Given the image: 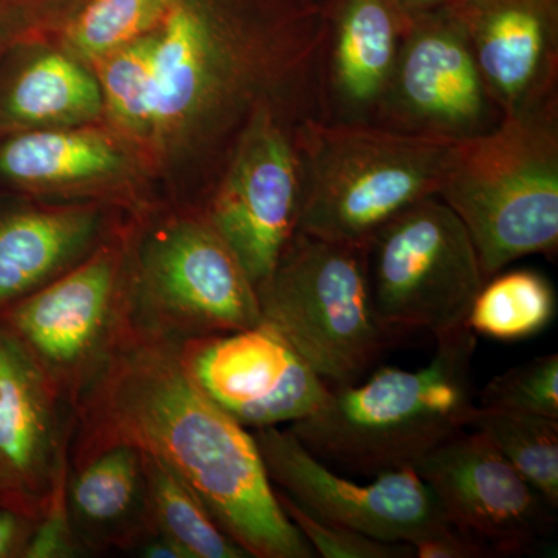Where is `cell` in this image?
<instances>
[{
  "label": "cell",
  "mask_w": 558,
  "mask_h": 558,
  "mask_svg": "<svg viewBox=\"0 0 558 558\" xmlns=\"http://www.w3.org/2000/svg\"><path fill=\"white\" fill-rule=\"evenodd\" d=\"M325 0H174L154 32L143 167L222 172L264 106L318 117Z\"/></svg>",
  "instance_id": "6da1fadb"
},
{
  "label": "cell",
  "mask_w": 558,
  "mask_h": 558,
  "mask_svg": "<svg viewBox=\"0 0 558 558\" xmlns=\"http://www.w3.org/2000/svg\"><path fill=\"white\" fill-rule=\"evenodd\" d=\"M116 444L159 459L248 557H317L279 506L252 432L194 384L178 341L132 323L73 405L69 465Z\"/></svg>",
  "instance_id": "7a4b0ae2"
},
{
  "label": "cell",
  "mask_w": 558,
  "mask_h": 558,
  "mask_svg": "<svg viewBox=\"0 0 558 558\" xmlns=\"http://www.w3.org/2000/svg\"><path fill=\"white\" fill-rule=\"evenodd\" d=\"M476 347L468 326L436 337L427 365L414 371L388 366L363 384L330 388L323 405L290 429L326 464L373 476L414 468L469 428L476 409Z\"/></svg>",
  "instance_id": "3957f363"
},
{
  "label": "cell",
  "mask_w": 558,
  "mask_h": 558,
  "mask_svg": "<svg viewBox=\"0 0 558 558\" xmlns=\"http://www.w3.org/2000/svg\"><path fill=\"white\" fill-rule=\"evenodd\" d=\"M439 199L468 229L484 279L558 250V95L458 140Z\"/></svg>",
  "instance_id": "277c9868"
},
{
  "label": "cell",
  "mask_w": 558,
  "mask_h": 558,
  "mask_svg": "<svg viewBox=\"0 0 558 558\" xmlns=\"http://www.w3.org/2000/svg\"><path fill=\"white\" fill-rule=\"evenodd\" d=\"M457 140L369 123L296 124L301 161L299 230L366 248L403 209L438 196Z\"/></svg>",
  "instance_id": "5b68a950"
},
{
  "label": "cell",
  "mask_w": 558,
  "mask_h": 558,
  "mask_svg": "<svg viewBox=\"0 0 558 558\" xmlns=\"http://www.w3.org/2000/svg\"><path fill=\"white\" fill-rule=\"evenodd\" d=\"M256 292L260 323L329 388L357 384L400 340L374 311L366 248L296 231Z\"/></svg>",
  "instance_id": "8992f818"
},
{
  "label": "cell",
  "mask_w": 558,
  "mask_h": 558,
  "mask_svg": "<svg viewBox=\"0 0 558 558\" xmlns=\"http://www.w3.org/2000/svg\"><path fill=\"white\" fill-rule=\"evenodd\" d=\"M131 323L178 343L259 325L255 284L201 209L132 230Z\"/></svg>",
  "instance_id": "52a82bcc"
},
{
  "label": "cell",
  "mask_w": 558,
  "mask_h": 558,
  "mask_svg": "<svg viewBox=\"0 0 558 558\" xmlns=\"http://www.w3.org/2000/svg\"><path fill=\"white\" fill-rule=\"evenodd\" d=\"M371 301L381 325L402 339L440 337L468 326L486 279L468 229L438 196L403 209L366 247Z\"/></svg>",
  "instance_id": "ba28073f"
},
{
  "label": "cell",
  "mask_w": 558,
  "mask_h": 558,
  "mask_svg": "<svg viewBox=\"0 0 558 558\" xmlns=\"http://www.w3.org/2000/svg\"><path fill=\"white\" fill-rule=\"evenodd\" d=\"M132 230H113L72 269L7 310L3 326L72 409L130 328Z\"/></svg>",
  "instance_id": "9c48e42d"
},
{
  "label": "cell",
  "mask_w": 558,
  "mask_h": 558,
  "mask_svg": "<svg viewBox=\"0 0 558 558\" xmlns=\"http://www.w3.org/2000/svg\"><path fill=\"white\" fill-rule=\"evenodd\" d=\"M304 119L275 106L256 110L201 208L256 289L299 230L303 179L296 124Z\"/></svg>",
  "instance_id": "30bf717a"
},
{
  "label": "cell",
  "mask_w": 558,
  "mask_h": 558,
  "mask_svg": "<svg viewBox=\"0 0 558 558\" xmlns=\"http://www.w3.org/2000/svg\"><path fill=\"white\" fill-rule=\"evenodd\" d=\"M270 483L315 519L385 542L410 543L447 526L442 506L413 468L368 484L337 475L292 429H252Z\"/></svg>",
  "instance_id": "8fae6325"
},
{
  "label": "cell",
  "mask_w": 558,
  "mask_h": 558,
  "mask_svg": "<svg viewBox=\"0 0 558 558\" xmlns=\"http://www.w3.org/2000/svg\"><path fill=\"white\" fill-rule=\"evenodd\" d=\"M501 119L457 16L447 7L413 14L373 124L458 142Z\"/></svg>",
  "instance_id": "7c38bea8"
},
{
  "label": "cell",
  "mask_w": 558,
  "mask_h": 558,
  "mask_svg": "<svg viewBox=\"0 0 558 558\" xmlns=\"http://www.w3.org/2000/svg\"><path fill=\"white\" fill-rule=\"evenodd\" d=\"M413 469L451 526L478 538L495 557L527 556L556 532L553 506L475 429L451 436Z\"/></svg>",
  "instance_id": "4fadbf2b"
},
{
  "label": "cell",
  "mask_w": 558,
  "mask_h": 558,
  "mask_svg": "<svg viewBox=\"0 0 558 558\" xmlns=\"http://www.w3.org/2000/svg\"><path fill=\"white\" fill-rule=\"evenodd\" d=\"M191 379L238 424L281 427L310 417L330 388L269 326L179 343Z\"/></svg>",
  "instance_id": "5bb4252c"
},
{
  "label": "cell",
  "mask_w": 558,
  "mask_h": 558,
  "mask_svg": "<svg viewBox=\"0 0 558 558\" xmlns=\"http://www.w3.org/2000/svg\"><path fill=\"white\" fill-rule=\"evenodd\" d=\"M73 409L38 363L0 326V486L39 519L69 475Z\"/></svg>",
  "instance_id": "9a60e30c"
},
{
  "label": "cell",
  "mask_w": 558,
  "mask_h": 558,
  "mask_svg": "<svg viewBox=\"0 0 558 558\" xmlns=\"http://www.w3.org/2000/svg\"><path fill=\"white\" fill-rule=\"evenodd\" d=\"M318 119L373 124L413 14L399 0H325Z\"/></svg>",
  "instance_id": "2e32d148"
},
{
  "label": "cell",
  "mask_w": 558,
  "mask_h": 558,
  "mask_svg": "<svg viewBox=\"0 0 558 558\" xmlns=\"http://www.w3.org/2000/svg\"><path fill=\"white\" fill-rule=\"evenodd\" d=\"M502 116L558 95V0H451Z\"/></svg>",
  "instance_id": "e0dca14e"
},
{
  "label": "cell",
  "mask_w": 558,
  "mask_h": 558,
  "mask_svg": "<svg viewBox=\"0 0 558 558\" xmlns=\"http://www.w3.org/2000/svg\"><path fill=\"white\" fill-rule=\"evenodd\" d=\"M101 205L70 204L0 215V310L32 295L112 233Z\"/></svg>",
  "instance_id": "ac0fdd59"
},
{
  "label": "cell",
  "mask_w": 558,
  "mask_h": 558,
  "mask_svg": "<svg viewBox=\"0 0 558 558\" xmlns=\"http://www.w3.org/2000/svg\"><path fill=\"white\" fill-rule=\"evenodd\" d=\"M140 165L108 132L87 126L7 134L0 142V182L39 194H83L112 189Z\"/></svg>",
  "instance_id": "d6986e66"
},
{
  "label": "cell",
  "mask_w": 558,
  "mask_h": 558,
  "mask_svg": "<svg viewBox=\"0 0 558 558\" xmlns=\"http://www.w3.org/2000/svg\"><path fill=\"white\" fill-rule=\"evenodd\" d=\"M65 506L86 556L130 554L153 527L142 450L116 444L69 465Z\"/></svg>",
  "instance_id": "ffe728a7"
},
{
  "label": "cell",
  "mask_w": 558,
  "mask_h": 558,
  "mask_svg": "<svg viewBox=\"0 0 558 558\" xmlns=\"http://www.w3.org/2000/svg\"><path fill=\"white\" fill-rule=\"evenodd\" d=\"M0 81V134L49 128L87 126L102 117L94 70L64 50L36 44Z\"/></svg>",
  "instance_id": "44dd1931"
},
{
  "label": "cell",
  "mask_w": 558,
  "mask_h": 558,
  "mask_svg": "<svg viewBox=\"0 0 558 558\" xmlns=\"http://www.w3.org/2000/svg\"><path fill=\"white\" fill-rule=\"evenodd\" d=\"M154 32L90 68L100 84L102 119L108 121L110 134L140 165L148 148L153 117Z\"/></svg>",
  "instance_id": "7402d4cb"
},
{
  "label": "cell",
  "mask_w": 558,
  "mask_h": 558,
  "mask_svg": "<svg viewBox=\"0 0 558 558\" xmlns=\"http://www.w3.org/2000/svg\"><path fill=\"white\" fill-rule=\"evenodd\" d=\"M557 315V295L545 275L535 270H510L484 282L468 328L498 341H520L548 328Z\"/></svg>",
  "instance_id": "603a6c76"
},
{
  "label": "cell",
  "mask_w": 558,
  "mask_h": 558,
  "mask_svg": "<svg viewBox=\"0 0 558 558\" xmlns=\"http://www.w3.org/2000/svg\"><path fill=\"white\" fill-rule=\"evenodd\" d=\"M143 459L149 519L156 531L171 538L186 558H248L174 472L148 453H143Z\"/></svg>",
  "instance_id": "cb8c5ba5"
},
{
  "label": "cell",
  "mask_w": 558,
  "mask_h": 558,
  "mask_svg": "<svg viewBox=\"0 0 558 558\" xmlns=\"http://www.w3.org/2000/svg\"><path fill=\"white\" fill-rule=\"evenodd\" d=\"M174 0H81L62 25L61 49L87 68L159 28Z\"/></svg>",
  "instance_id": "d4e9b609"
},
{
  "label": "cell",
  "mask_w": 558,
  "mask_h": 558,
  "mask_svg": "<svg viewBox=\"0 0 558 558\" xmlns=\"http://www.w3.org/2000/svg\"><path fill=\"white\" fill-rule=\"evenodd\" d=\"M469 428L481 433L549 506L558 508V418L476 405Z\"/></svg>",
  "instance_id": "484cf974"
},
{
  "label": "cell",
  "mask_w": 558,
  "mask_h": 558,
  "mask_svg": "<svg viewBox=\"0 0 558 558\" xmlns=\"http://www.w3.org/2000/svg\"><path fill=\"white\" fill-rule=\"evenodd\" d=\"M476 405L558 418V355H539L494 377L481 389Z\"/></svg>",
  "instance_id": "4316f807"
},
{
  "label": "cell",
  "mask_w": 558,
  "mask_h": 558,
  "mask_svg": "<svg viewBox=\"0 0 558 558\" xmlns=\"http://www.w3.org/2000/svg\"><path fill=\"white\" fill-rule=\"evenodd\" d=\"M279 506L289 520L310 542L312 549L325 558H411L414 550L409 543L385 542L360 534L351 529L315 519L306 510L275 488Z\"/></svg>",
  "instance_id": "83f0119b"
},
{
  "label": "cell",
  "mask_w": 558,
  "mask_h": 558,
  "mask_svg": "<svg viewBox=\"0 0 558 558\" xmlns=\"http://www.w3.org/2000/svg\"><path fill=\"white\" fill-rule=\"evenodd\" d=\"M80 3L81 0H0V61L58 36Z\"/></svg>",
  "instance_id": "f1b7e54d"
},
{
  "label": "cell",
  "mask_w": 558,
  "mask_h": 558,
  "mask_svg": "<svg viewBox=\"0 0 558 558\" xmlns=\"http://www.w3.org/2000/svg\"><path fill=\"white\" fill-rule=\"evenodd\" d=\"M65 478L54 490L46 510L40 513L25 546L27 558H75L84 557L83 546L76 539L65 506Z\"/></svg>",
  "instance_id": "f546056e"
},
{
  "label": "cell",
  "mask_w": 558,
  "mask_h": 558,
  "mask_svg": "<svg viewBox=\"0 0 558 558\" xmlns=\"http://www.w3.org/2000/svg\"><path fill=\"white\" fill-rule=\"evenodd\" d=\"M409 545L418 558H494V553L478 538L447 524L422 535Z\"/></svg>",
  "instance_id": "4dcf8cb0"
},
{
  "label": "cell",
  "mask_w": 558,
  "mask_h": 558,
  "mask_svg": "<svg viewBox=\"0 0 558 558\" xmlns=\"http://www.w3.org/2000/svg\"><path fill=\"white\" fill-rule=\"evenodd\" d=\"M36 520L16 509L0 510V558L14 554L24 557Z\"/></svg>",
  "instance_id": "1f68e13d"
},
{
  "label": "cell",
  "mask_w": 558,
  "mask_h": 558,
  "mask_svg": "<svg viewBox=\"0 0 558 558\" xmlns=\"http://www.w3.org/2000/svg\"><path fill=\"white\" fill-rule=\"evenodd\" d=\"M130 554L143 558H186V554L171 538L154 527L138 538Z\"/></svg>",
  "instance_id": "d6a6232c"
},
{
  "label": "cell",
  "mask_w": 558,
  "mask_h": 558,
  "mask_svg": "<svg viewBox=\"0 0 558 558\" xmlns=\"http://www.w3.org/2000/svg\"><path fill=\"white\" fill-rule=\"evenodd\" d=\"M399 2L409 13L418 14L438 10L440 7L446 5L449 0H399Z\"/></svg>",
  "instance_id": "836d02e7"
},
{
  "label": "cell",
  "mask_w": 558,
  "mask_h": 558,
  "mask_svg": "<svg viewBox=\"0 0 558 558\" xmlns=\"http://www.w3.org/2000/svg\"><path fill=\"white\" fill-rule=\"evenodd\" d=\"M449 2H451V0H449ZM449 2H447V3H449ZM447 3H446V5H447Z\"/></svg>",
  "instance_id": "e575fe53"
}]
</instances>
